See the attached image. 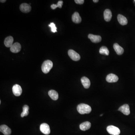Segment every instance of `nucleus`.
<instances>
[{"mask_svg":"<svg viewBox=\"0 0 135 135\" xmlns=\"http://www.w3.org/2000/svg\"><path fill=\"white\" fill-rule=\"evenodd\" d=\"M77 110L79 113L83 114H89L92 110L91 107L85 104H80L77 107Z\"/></svg>","mask_w":135,"mask_h":135,"instance_id":"1","label":"nucleus"},{"mask_svg":"<svg viewBox=\"0 0 135 135\" xmlns=\"http://www.w3.org/2000/svg\"><path fill=\"white\" fill-rule=\"evenodd\" d=\"M53 67V63L50 60H46L44 62L41 66L42 71L45 73L47 74L49 72Z\"/></svg>","mask_w":135,"mask_h":135,"instance_id":"2","label":"nucleus"},{"mask_svg":"<svg viewBox=\"0 0 135 135\" xmlns=\"http://www.w3.org/2000/svg\"><path fill=\"white\" fill-rule=\"evenodd\" d=\"M107 130L110 134L119 135L120 134V130L119 129L113 125L108 126H107Z\"/></svg>","mask_w":135,"mask_h":135,"instance_id":"3","label":"nucleus"},{"mask_svg":"<svg viewBox=\"0 0 135 135\" xmlns=\"http://www.w3.org/2000/svg\"><path fill=\"white\" fill-rule=\"evenodd\" d=\"M68 55L71 59L75 61H79L80 59V55L73 50H69L68 51Z\"/></svg>","mask_w":135,"mask_h":135,"instance_id":"4","label":"nucleus"},{"mask_svg":"<svg viewBox=\"0 0 135 135\" xmlns=\"http://www.w3.org/2000/svg\"><path fill=\"white\" fill-rule=\"evenodd\" d=\"M41 131L44 134L49 135L50 133V129L49 126L46 123L41 124L40 126Z\"/></svg>","mask_w":135,"mask_h":135,"instance_id":"5","label":"nucleus"},{"mask_svg":"<svg viewBox=\"0 0 135 135\" xmlns=\"http://www.w3.org/2000/svg\"><path fill=\"white\" fill-rule=\"evenodd\" d=\"M13 94L16 96H20L22 92V90L19 85L16 84L13 86Z\"/></svg>","mask_w":135,"mask_h":135,"instance_id":"6","label":"nucleus"},{"mask_svg":"<svg viewBox=\"0 0 135 135\" xmlns=\"http://www.w3.org/2000/svg\"><path fill=\"white\" fill-rule=\"evenodd\" d=\"M118 110L121 111L123 114L125 115H129L130 113L129 106L127 104H125L122 105L119 108Z\"/></svg>","mask_w":135,"mask_h":135,"instance_id":"7","label":"nucleus"},{"mask_svg":"<svg viewBox=\"0 0 135 135\" xmlns=\"http://www.w3.org/2000/svg\"><path fill=\"white\" fill-rule=\"evenodd\" d=\"M118 77L113 74H110L107 75L106 80L108 83H114L118 80Z\"/></svg>","mask_w":135,"mask_h":135,"instance_id":"8","label":"nucleus"},{"mask_svg":"<svg viewBox=\"0 0 135 135\" xmlns=\"http://www.w3.org/2000/svg\"><path fill=\"white\" fill-rule=\"evenodd\" d=\"M20 10L23 13H28L31 10V7L30 5L26 3L22 4L20 7Z\"/></svg>","mask_w":135,"mask_h":135,"instance_id":"9","label":"nucleus"},{"mask_svg":"<svg viewBox=\"0 0 135 135\" xmlns=\"http://www.w3.org/2000/svg\"><path fill=\"white\" fill-rule=\"evenodd\" d=\"M88 38L90 39L91 41L94 43H99L101 41L102 38L99 35H96L90 34L88 35Z\"/></svg>","mask_w":135,"mask_h":135,"instance_id":"10","label":"nucleus"},{"mask_svg":"<svg viewBox=\"0 0 135 135\" xmlns=\"http://www.w3.org/2000/svg\"><path fill=\"white\" fill-rule=\"evenodd\" d=\"M21 50V46L18 43H15L10 47V50L13 53H18Z\"/></svg>","mask_w":135,"mask_h":135,"instance_id":"11","label":"nucleus"},{"mask_svg":"<svg viewBox=\"0 0 135 135\" xmlns=\"http://www.w3.org/2000/svg\"><path fill=\"white\" fill-rule=\"evenodd\" d=\"M0 131L4 135H10L11 133V130L9 127L5 125L0 126Z\"/></svg>","mask_w":135,"mask_h":135,"instance_id":"12","label":"nucleus"},{"mask_svg":"<svg viewBox=\"0 0 135 135\" xmlns=\"http://www.w3.org/2000/svg\"><path fill=\"white\" fill-rule=\"evenodd\" d=\"M72 22L75 23H80L81 21V17L78 12H75L72 17Z\"/></svg>","mask_w":135,"mask_h":135,"instance_id":"13","label":"nucleus"},{"mask_svg":"<svg viewBox=\"0 0 135 135\" xmlns=\"http://www.w3.org/2000/svg\"><path fill=\"white\" fill-rule=\"evenodd\" d=\"M104 19L106 22L110 21L112 18V13L109 9H106L104 12Z\"/></svg>","mask_w":135,"mask_h":135,"instance_id":"14","label":"nucleus"},{"mask_svg":"<svg viewBox=\"0 0 135 135\" xmlns=\"http://www.w3.org/2000/svg\"><path fill=\"white\" fill-rule=\"evenodd\" d=\"M81 83L85 89H88L90 86V82L89 78L86 77L81 78Z\"/></svg>","mask_w":135,"mask_h":135,"instance_id":"15","label":"nucleus"},{"mask_svg":"<svg viewBox=\"0 0 135 135\" xmlns=\"http://www.w3.org/2000/svg\"><path fill=\"white\" fill-rule=\"evenodd\" d=\"M14 38L11 36H9L5 38L4 44L7 47H11L13 44Z\"/></svg>","mask_w":135,"mask_h":135,"instance_id":"16","label":"nucleus"},{"mask_svg":"<svg viewBox=\"0 0 135 135\" xmlns=\"http://www.w3.org/2000/svg\"><path fill=\"white\" fill-rule=\"evenodd\" d=\"M113 48L117 54L119 55H121L124 52V49L122 47L119 46L118 44L115 43L113 45Z\"/></svg>","mask_w":135,"mask_h":135,"instance_id":"17","label":"nucleus"},{"mask_svg":"<svg viewBox=\"0 0 135 135\" xmlns=\"http://www.w3.org/2000/svg\"><path fill=\"white\" fill-rule=\"evenodd\" d=\"M117 20L119 23L122 25H125L128 23L127 19L124 16L121 14H119L117 16Z\"/></svg>","mask_w":135,"mask_h":135,"instance_id":"18","label":"nucleus"},{"mask_svg":"<svg viewBox=\"0 0 135 135\" xmlns=\"http://www.w3.org/2000/svg\"><path fill=\"white\" fill-rule=\"evenodd\" d=\"M91 124L90 122H85L82 123L80 125V129L83 131H85L90 128Z\"/></svg>","mask_w":135,"mask_h":135,"instance_id":"19","label":"nucleus"},{"mask_svg":"<svg viewBox=\"0 0 135 135\" xmlns=\"http://www.w3.org/2000/svg\"><path fill=\"white\" fill-rule=\"evenodd\" d=\"M49 96L53 100H57L58 98L59 95L58 93L55 90H50L48 93Z\"/></svg>","mask_w":135,"mask_h":135,"instance_id":"20","label":"nucleus"},{"mask_svg":"<svg viewBox=\"0 0 135 135\" xmlns=\"http://www.w3.org/2000/svg\"><path fill=\"white\" fill-rule=\"evenodd\" d=\"M99 53L102 55L108 56L109 54V51L108 49L105 46H102L100 48L99 50Z\"/></svg>","mask_w":135,"mask_h":135,"instance_id":"21","label":"nucleus"},{"mask_svg":"<svg viewBox=\"0 0 135 135\" xmlns=\"http://www.w3.org/2000/svg\"><path fill=\"white\" fill-rule=\"evenodd\" d=\"M23 111L21 113V116L22 117H24V116H28L29 113V107L28 105H25L23 108Z\"/></svg>","mask_w":135,"mask_h":135,"instance_id":"22","label":"nucleus"},{"mask_svg":"<svg viewBox=\"0 0 135 135\" xmlns=\"http://www.w3.org/2000/svg\"><path fill=\"white\" fill-rule=\"evenodd\" d=\"M63 2L62 1H59L56 4H52L51 5V8L53 10H55L57 8L59 7L61 8L63 5Z\"/></svg>","mask_w":135,"mask_h":135,"instance_id":"23","label":"nucleus"},{"mask_svg":"<svg viewBox=\"0 0 135 135\" xmlns=\"http://www.w3.org/2000/svg\"><path fill=\"white\" fill-rule=\"evenodd\" d=\"M49 26L51 27V31H52V32H53V33L57 32V28L56 26L55 23H51L49 25Z\"/></svg>","mask_w":135,"mask_h":135,"instance_id":"24","label":"nucleus"},{"mask_svg":"<svg viewBox=\"0 0 135 135\" xmlns=\"http://www.w3.org/2000/svg\"><path fill=\"white\" fill-rule=\"evenodd\" d=\"M74 1L78 4L81 5L83 4L84 1V0H75Z\"/></svg>","mask_w":135,"mask_h":135,"instance_id":"25","label":"nucleus"},{"mask_svg":"<svg viewBox=\"0 0 135 135\" xmlns=\"http://www.w3.org/2000/svg\"><path fill=\"white\" fill-rule=\"evenodd\" d=\"M1 2H2V3H4V2H5L6 1V0H1Z\"/></svg>","mask_w":135,"mask_h":135,"instance_id":"26","label":"nucleus"},{"mask_svg":"<svg viewBox=\"0 0 135 135\" xmlns=\"http://www.w3.org/2000/svg\"><path fill=\"white\" fill-rule=\"evenodd\" d=\"M98 0H93V2L95 3H97V2H98Z\"/></svg>","mask_w":135,"mask_h":135,"instance_id":"27","label":"nucleus"},{"mask_svg":"<svg viewBox=\"0 0 135 135\" xmlns=\"http://www.w3.org/2000/svg\"><path fill=\"white\" fill-rule=\"evenodd\" d=\"M102 116V114H101V115H100V116Z\"/></svg>","mask_w":135,"mask_h":135,"instance_id":"28","label":"nucleus"},{"mask_svg":"<svg viewBox=\"0 0 135 135\" xmlns=\"http://www.w3.org/2000/svg\"><path fill=\"white\" fill-rule=\"evenodd\" d=\"M134 2L135 3V0H134Z\"/></svg>","mask_w":135,"mask_h":135,"instance_id":"29","label":"nucleus"}]
</instances>
